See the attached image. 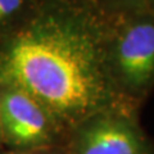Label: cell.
I'll use <instances>...</instances> for the list:
<instances>
[{"instance_id": "1", "label": "cell", "mask_w": 154, "mask_h": 154, "mask_svg": "<svg viewBox=\"0 0 154 154\" xmlns=\"http://www.w3.org/2000/svg\"><path fill=\"white\" fill-rule=\"evenodd\" d=\"M105 25L104 2L38 0L0 38V84L30 94L67 132L100 110L136 109L110 79Z\"/></svg>"}, {"instance_id": "2", "label": "cell", "mask_w": 154, "mask_h": 154, "mask_svg": "<svg viewBox=\"0 0 154 154\" xmlns=\"http://www.w3.org/2000/svg\"><path fill=\"white\" fill-rule=\"evenodd\" d=\"M104 7L110 79L125 100L137 105L154 86V16L145 2Z\"/></svg>"}, {"instance_id": "3", "label": "cell", "mask_w": 154, "mask_h": 154, "mask_svg": "<svg viewBox=\"0 0 154 154\" xmlns=\"http://www.w3.org/2000/svg\"><path fill=\"white\" fill-rule=\"evenodd\" d=\"M68 132L30 94L0 84L2 149L44 152L64 146Z\"/></svg>"}, {"instance_id": "4", "label": "cell", "mask_w": 154, "mask_h": 154, "mask_svg": "<svg viewBox=\"0 0 154 154\" xmlns=\"http://www.w3.org/2000/svg\"><path fill=\"white\" fill-rule=\"evenodd\" d=\"M64 154H154L135 109H105L89 116L71 130Z\"/></svg>"}, {"instance_id": "5", "label": "cell", "mask_w": 154, "mask_h": 154, "mask_svg": "<svg viewBox=\"0 0 154 154\" xmlns=\"http://www.w3.org/2000/svg\"><path fill=\"white\" fill-rule=\"evenodd\" d=\"M38 0H0V38L16 31L31 16Z\"/></svg>"}, {"instance_id": "6", "label": "cell", "mask_w": 154, "mask_h": 154, "mask_svg": "<svg viewBox=\"0 0 154 154\" xmlns=\"http://www.w3.org/2000/svg\"><path fill=\"white\" fill-rule=\"evenodd\" d=\"M0 154H64L63 148L55 150H44V152H16L8 149H0Z\"/></svg>"}, {"instance_id": "7", "label": "cell", "mask_w": 154, "mask_h": 154, "mask_svg": "<svg viewBox=\"0 0 154 154\" xmlns=\"http://www.w3.org/2000/svg\"><path fill=\"white\" fill-rule=\"evenodd\" d=\"M145 5L149 9V12H150L154 16V0H153V2H145Z\"/></svg>"}, {"instance_id": "8", "label": "cell", "mask_w": 154, "mask_h": 154, "mask_svg": "<svg viewBox=\"0 0 154 154\" xmlns=\"http://www.w3.org/2000/svg\"><path fill=\"white\" fill-rule=\"evenodd\" d=\"M0 149H2V137H0Z\"/></svg>"}]
</instances>
